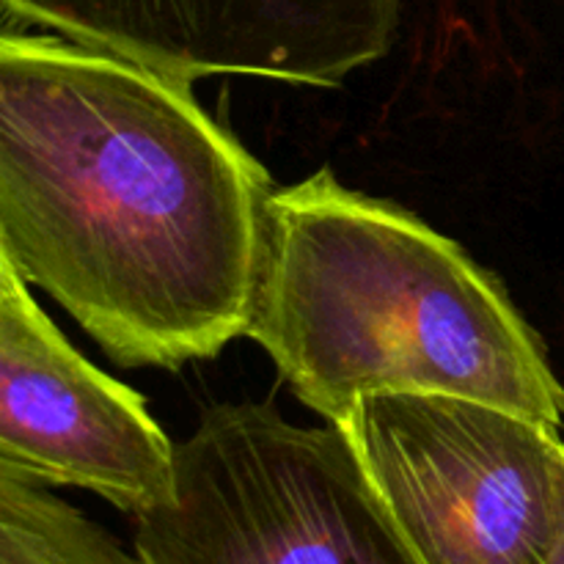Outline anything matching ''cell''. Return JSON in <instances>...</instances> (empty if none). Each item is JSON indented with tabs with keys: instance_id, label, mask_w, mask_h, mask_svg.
Returning <instances> with one entry per match:
<instances>
[{
	"instance_id": "cell-2",
	"label": "cell",
	"mask_w": 564,
	"mask_h": 564,
	"mask_svg": "<svg viewBox=\"0 0 564 564\" xmlns=\"http://www.w3.org/2000/svg\"><path fill=\"white\" fill-rule=\"evenodd\" d=\"M339 424L369 394H455L560 427L564 386L494 273L330 169L275 187L246 328Z\"/></svg>"
},
{
	"instance_id": "cell-4",
	"label": "cell",
	"mask_w": 564,
	"mask_h": 564,
	"mask_svg": "<svg viewBox=\"0 0 564 564\" xmlns=\"http://www.w3.org/2000/svg\"><path fill=\"white\" fill-rule=\"evenodd\" d=\"M422 564H551L564 534V438L490 402L369 394L334 424Z\"/></svg>"
},
{
	"instance_id": "cell-5",
	"label": "cell",
	"mask_w": 564,
	"mask_h": 564,
	"mask_svg": "<svg viewBox=\"0 0 564 564\" xmlns=\"http://www.w3.org/2000/svg\"><path fill=\"white\" fill-rule=\"evenodd\" d=\"M6 14L193 86L248 75L341 86L386 58L402 0H3Z\"/></svg>"
},
{
	"instance_id": "cell-7",
	"label": "cell",
	"mask_w": 564,
	"mask_h": 564,
	"mask_svg": "<svg viewBox=\"0 0 564 564\" xmlns=\"http://www.w3.org/2000/svg\"><path fill=\"white\" fill-rule=\"evenodd\" d=\"M0 564H143L44 485L0 471Z\"/></svg>"
},
{
	"instance_id": "cell-6",
	"label": "cell",
	"mask_w": 564,
	"mask_h": 564,
	"mask_svg": "<svg viewBox=\"0 0 564 564\" xmlns=\"http://www.w3.org/2000/svg\"><path fill=\"white\" fill-rule=\"evenodd\" d=\"M0 471L138 518L176 490V446L130 386L80 356L0 257Z\"/></svg>"
},
{
	"instance_id": "cell-3",
	"label": "cell",
	"mask_w": 564,
	"mask_h": 564,
	"mask_svg": "<svg viewBox=\"0 0 564 564\" xmlns=\"http://www.w3.org/2000/svg\"><path fill=\"white\" fill-rule=\"evenodd\" d=\"M143 564H422L339 427L257 402L209 408L176 444L169 505L135 518Z\"/></svg>"
},
{
	"instance_id": "cell-1",
	"label": "cell",
	"mask_w": 564,
	"mask_h": 564,
	"mask_svg": "<svg viewBox=\"0 0 564 564\" xmlns=\"http://www.w3.org/2000/svg\"><path fill=\"white\" fill-rule=\"evenodd\" d=\"M273 191L191 86L66 36H0V257L119 367L246 336Z\"/></svg>"
},
{
	"instance_id": "cell-8",
	"label": "cell",
	"mask_w": 564,
	"mask_h": 564,
	"mask_svg": "<svg viewBox=\"0 0 564 564\" xmlns=\"http://www.w3.org/2000/svg\"><path fill=\"white\" fill-rule=\"evenodd\" d=\"M551 564H564V534H562L560 549H556V554H554V560H551Z\"/></svg>"
}]
</instances>
